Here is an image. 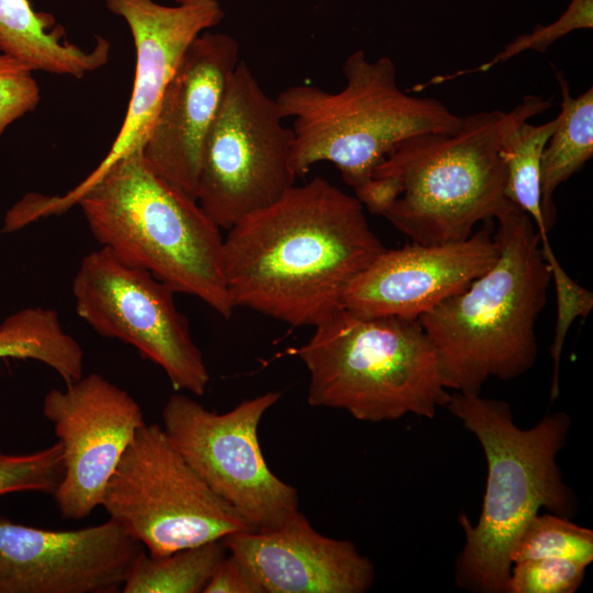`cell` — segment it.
<instances>
[{"mask_svg": "<svg viewBox=\"0 0 593 593\" xmlns=\"http://www.w3.org/2000/svg\"><path fill=\"white\" fill-rule=\"evenodd\" d=\"M384 249L356 195L316 177L227 230L224 273L234 307L314 327Z\"/></svg>", "mask_w": 593, "mask_h": 593, "instance_id": "1", "label": "cell"}, {"mask_svg": "<svg viewBox=\"0 0 593 593\" xmlns=\"http://www.w3.org/2000/svg\"><path fill=\"white\" fill-rule=\"evenodd\" d=\"M551 99L525 96L508 112L462 116L455 132H425L402 141L355 190L369 212L422 245L469 238L513 204L501 146L519 123L545 112Z\"/></svg>", "mask_w": 593, "mask_h": 593, "instance_id": "2", "label": "cell"}, {"mask_svg": "<svg viewBox=\"0 0 593 593\" xmlns=\"http://www.w3.org/2000/svg\"><path fill=\"white\" fill-rule=\"evenodd\" d=\"M53 214L78 204L101 247L193 295L224 318L234 310L224 273V238L198 201L160 177L141 148L77 194L51 199Z\"/></svg>", "mask_w": 593, "mask_h": 593, "instance_id": "3", "label": "cell"}, {"mask_svg": "<svg viewBox=\"0 0 593 593\" xmlns=\"http://www.w3.org/2000/svg\"><path fill=\"white\" fill-rule=\"evenodd\" d=\"M495 221L492 266L418 317L447 388L465 394H480L491 377L512 380L534 366L536 321L551 281L533 220L513 203Z\"/></svg>", "mask_w": 593, "mask_h": 593, "instance_id": "4", "label": "cell"}, {"mask_svg": "<svg viewBox=\"0 0 593 593\" xmlns=\"http://www.w3.org/2000/svg\"><path fill=\"white\" fill-rule=\"evenodd\" d=\"M446 407L475 435L488 465L478 522L459 516L465 545L456 582L472 592L506 593L511 549L525 525L541 507L564 517L575 512L574 494L557 463L571 421L556 412L524 429L506 402L460 392L450 395Z\"/></svg>", "mask_w": 593, "mask_h": 593, "instance_id": "5", "label": "cell"}, {"mask_svg": "<svg viewBox=\"0 0 593 593\" xmlns=\"http://www.w3.org/2000/svg\"><path fill=\"white\" fill-rule=\"evenodd\" d=\"M343 72L345 86L338 91L298 83L275 98L282 116L292 120L296 177L328 161L357 190L402 141L425 132H455L462 122L439 100L404 92L388 56L370 60L356 49Z\"/></svg>", "mask_w": 593, "mask_h": 593, "instance_id": "6", "label": "cell"}, {"mask_svg": "<svg viewBox=\"0 0 593 593\" xmlns=\"http://www.w3.org/2000/svg\"><path fill=\"white\" fill-rule=\"evenodd\" d=\"M294 354L310 373L307 403L362 422L433 418L450 399L439 356L418 318L339 310Z\"/></svg>", "mask_w": 593, "mask_h": 593, "instance_id": "7", "label": "cell"}, {"mask_svg": "<svg viewBox=\"0 0 593 593\" xmlns=\"http://www.w3.org/2000/svg\"><path fill=\"white\" fill-rule=\"evenodd\" d=\"M101 506L152 556L250 529L188 463L159 424L138 428L105 486Z\"/></svg>", "mask_w": 593, "mask_h": 593, "instance_id": "8", "label": "cell"}, {"mask_svg": "<svg viewBox=\"0 0 593 593\" xmlns=\"http://www.w3.org/2000/svg\"><path fill=\"white\" fill-rule=\"evenodd\" d=\"M293 133L245 60L237 64L204 143L197 201L224 230L278 201L298 178Z\"/></svg>", "mask_w": 593, "mask_h": 593, "instance_id": "9", "label": "cell"}, {"mask_svg": "<svg viewBox=\"0 0 593 593\" xmlns=\"http://www.w3.org/2000/svg\"><path fill=\"white\" fill-rule=\"evenodd\" d=\"M280 398L270 391L216 413L172 394L161 413L175 448L253 530L275 528L299 511L296 489L270 470L258 439L261 417Z\"/></svg>", "mask_w": 593, "mask_h": 593, "instance_id": "10", "label": "cell"}, {"mask_svg": "<svg viewBox=\"0 0 593 593\" xmlns=\"http://www.w3.org/2000/svg\"><path fill=\"white\" fill-rule=\"evenodd\" d=\"M71 289L78 315L98 334L136 348L176 391L204 394L210 374L168 286L101 247L83 257Z\"/></svg>", "mask_w": 593, "mask_h": 593, "instance_id": "11", "label": "cell"}, {"mask_svg": "<svg viewBox=\"0 0 593 593\" xmlns=\"http://www.w3.org/2000/svg\"><path fill=\"white\" fill-rule=\"evenodd\" d=\"M43 415L60 445L64 473L53 494L64 519L80 521L101 506L124 451L145 424L134 398L99 373L49 390Z\"/></svg>", "mask_w": 593, "mask_h": 593, "instance_id": "12", "label": "cell"}, {"mask_svg": "<svg viewBox=\"0 0 593 593\" xmlns=\"http://www.w3.org/2000/svg\"><path fill=\"white\" fill-rule=\"evenodd\" d=\"M145 550L115 521L72 530L0 515V593H116Z\"/></svg>", "mask_w": 593, "mask_h": 593, "instance_id": "13", "label": "cell"}, {"mask_svg": "<svg viewBox=\"0 0 593 593\" xmlns=\"http://www.w3.org/2000/svg\"><path fill=\"white\" fill-rule=\"evenodd\" d=\"M238 63L233 36L200 34L167 85L141 148L160 177L194 200L204 143Z\"/></svg>", "mask_w": 593, "mask_h": 593, "instance_id": "14", "label": "cell"}, {"mask_svg": "<svg viewBox=\"0 0 593 593\" xmlns=\"http://www.w3.org/2000/svg\"><path fill=\"white\" fill-rule=\"evenodd\" d=\"M111 13L122 18L135 47L131 99L121 128L96 169L64 197L70 198L93 182L111 165L142 148L165 89L192 42L216 26L224 16L219 0H105Z\"/></svg>", "mask_w": 593, "mask_h": 593, "instance_id": "15", "label": "cell"}, {"mask_svg": "<svg viewBox=\"0 0 593 593\" xmlns=\"http://www.w3.org/2000/svg\"><path fill=\"white\" fill-rule=\"evenodd\" d=\"M496 257L485 226L460 242L384 249L350 282L343 307L360 317L418 318L462 292Z\"/></svg>", "mask_w": 593, "mask_h": 593, "instance_id": "16", "label": "cell"}, {"mask_svg": "<svg viewBox=\"0 0 593 593\" xmlns=\"http://www.w3.org/2000/svg\"><path fill=\"white\" fill-rule=\"evenodd\" d=\"M222 541L260 593H363L374 581L372 562L351 541L318 533L300 511L275 528Z\"/></svg>", "mask_w": 593, "mask_h": 593, "instance_id": "17", "label": "cell"}, {"mask_svg": "<svg viewBox=\"0 0 593 593\" xmlns=\"http://www.w3.org/2000/svg\"><path fill=\"white\" fill-rule=\"evenodd\" d=\"M0 52L33 71L82 78L104 66L110 42L99 36L86 49L70 43L54 16L35 11L29 0H0Z\"/></svg>", "mask_w": 593, "mask_h": 593, "instance_id": "18", "label": "cell"}, {"mask_svg": "<svg viewBox=\"0 0 593 593\" xmlns=\"http://www.w3.org/2000/svg\"><path fill=\"white\" fill-rule=\"evenodd\" d=\"M556 78L562 96L561 110L540 163V201L548 232L556 219V190L593 156V88L574 98L564 76L557 69Z\"/></svg>", "mask_w": 593, "mask_h": 593, "instance_id": "19", "label": "cell"}, {"mask_svg": "<svg viewBox=\"0 0 593 593\" xmlns=\"http://www.w3.org/2000/svg\"><path fill=\"white\" fill-rule=\"evenodd\" d=\"M32 359L53 369L65 383L83 376V350L64 331L56 311L25 307L0 324V359Z\"/></svg>", "mask_w": 593, "mask_h": 593, "instance_id": "20", "label": "cell"}, {"mask_svg": "<svg viewBox=\"0 0 593 593\" xmlns=\"http://www.w3.org/2000/svg\"><path fill=\"white\" fill-rule=\"evenodd\" d=\"M227 555L222 540L180 549L164 556L144 550L134 562L123 593H200Z\"/></svg>", "mask_w": 593, "mask_h": 593, "instance_id": "21", "label": "cell"}, {"mask_svg": "<svg viewBox=\"0 0 593 593\" xmlns=\"http://www.w3.org/2000/svg\"><path fill=\"white\" fill-rule=\"evenodd\" d=\"M558 122L559 116L541 125L522 122L505 136L501 146L507 172L506 197L533 220L541 244L549 240L541 211L540 163Z\"/></svg>", "mask_w": 593, "mask_h": 593, "instance_id": "22", "label": "cell"}, {"mask_svg": "<svg viewBox=\"0 0 593 593\" xmlns=\"http://www.w3.org/2000/svg\"><path fill=\"white\" fill-rule=\"evenodd\" d=\"M510 558L515 562L558 558L590 564L593 532L553 513L535 515L515 539Z\"/></svg>", "mask_w": 593, "mask_h": 593, "instance_id": "23", "label": "cell"}, {"mask_svg": "<svg viewBox=\"0 0 593 593\" xmlns=\"http://www.w3.org/2000/svg\"><path fill=\"white\" fill-rule=\"evenodd\" d=\"M592 27L593 0H571L566 11L555 22L547 25H537L530 33L517 36L488 61L474 68L460 69L450 75H437L425 83H418L417 89L423 90L432 85L444 83L461 76L488 71L526 51L542 53L551 44L571 32L592 30Z\"/></svg>", "mask_w": 593, "mask_h": 593, "instance_id": "24", "label": "cell"}, {"mask_svg": "<svg viewBox=\"0 0 593 593\" xmlns=\"http://www.w3.org/2000/svg\"><path fill=\"white\" fill-rule=\"evenodd\" d=\"M541 250L555 283L557 304L555 334L549 348L552 360L550 401H553L559 395V369L566 337L573 322L586 317L593 309V293L566 272L549 243L541 244Z\"/></svg>", "mask_w": 593, "mask_h": 593, "instance_id": "25", "label": "cell"}, {"mask_svg": "<svg viewBox=\"0 0 593 593\" xmlns=\"http://www.w3.org/2000/svg\"><path fill=\"white\" fill-rule=\"evenodd\" d=\"M64 473L58 441L27 455L0 454V495L41 492L53 495Z\"/></svg>", "mask_w": 593, "mask_h": 593, "instance_id": "26", "label": "cell"}, {"mask_svg": "<svg viewBox=\"0 0 593 593\" xmlns=\"http://www.w3.org/2000/svg\"><path fill=\"white\" fill-rule=\"evenodd\" d=\"M588 564L569 559L544 558L512 564L506 593H573Z\"/></svg>", "mask_w": 593, "mask_h": 593, "instance_id": "27", "label": "cell"}, {"mask_svg": "<svg viewBox=\"0 0 593 593\" xmlns=\"http://www.w3.org/2000/svg\"><path fill=\"white\" fill-rule=\"evenodd\" d=\"M40 100L33 70L0 52V137L10 124L35 110Z\"/></svg>", "mask_w": 593, "mask_h": 593, "instance_id": "28", "label": "cell"}, {"mask_svg": "<svg viewBox=\"0 0 593 593\" xmlns=\"http://www.w3.org/2000/svg\"><path fill=\"white\" fill-rule=\"evenodd\" d=\"M203 593H260V590L247 570L227 552Z\"/></svg>", "mask_w": 593, "mask_h": 593, "instance_id": "29", "label": "cell"}]
</instances>
